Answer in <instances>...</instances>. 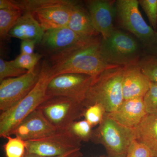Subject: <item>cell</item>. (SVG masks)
<instances>
[{"instance_id": "cell-1", "label": "cell", "mask_w": 157, "mask_h": 157, "mask_svg": "<svg viewBox=\"0 0 157 157\" xmlns=\"http://www.w3.org/2000/svg\"><path fill=\"white\" fill-rule=\"evenodd\" d=\"M101 35L83 39L69 48L52 53L51 66L55 76L77 73L96 77L108 68L115 67L104 60L101 51Z\"/></svg>"}, {"instance_id": "cell-2", "label": "cell", "mask_w": 157, "mask_h": 157, "mask_svg": "<svg viewBox=\"0 0 157 157\" xmlns=\"http://www.w3.org/2000/svg\"><path fill=\"white\" fill-rule=\"evenodd\" d=\"M55 76L51 66L43 62L40 68L39 80L33 89L14 107L0 115V137L6 138L13 135L22 121L36 109L46 99L48 83Z\"/></svg>"}, {"instance_id": "cell-3", "label": "cell", "mask_w": 157, "mask_h": 157, "mask_svg": "<svg viewBox=\"0 0 157 157\" xmlns=\"http://www.w3.org/2000/svg\"><path fill=\"white\" fill-rule=\"evenodd\" d=\"M124 67L115 66L104 70L94 77L82 102L86 108L100 104L107 113L117 109L124 101L122 82Z\"/></svg>"}, {"instance_id": "cell-4", "label": "cell", "mask_w": 157, "mask_h": 157, "mask_svg": "<svg viewBox=\"0 0 157 157\" xmlns=\"http://www.w3.org/2000/svg\"><path fill=\"white\" fill-rule=\"evenodd\" d=\"M101 54L109 65L125 66L138 63L145 54L143 45L131 34L115 28L107 39H101Z\"/></svg>"}, {"instance_id": "cell-5", "label": "cell", "mask_w": 157, "mask_h": 157, "mask_svg": "<svg viewBox=\"0 0 157 157\" xmlns=\"http://www.w3.org/2000/svg\"><path fill=\"white\" fill-rule=\"evenodd\" d=\"M13 1L23 12L32 13L45 32L67 27L72 8L78 2L70 0Z\"/></svg>"}, {"instance_id": "cell-6", "label": "cell", "mask_w": 157, "mask_h": 157, "mask_svg": "<svg viewBox=\"0 0 157 157\" xmlns=\"http://www.w3.org/2000/svg\"><path fill=\"white\" fill-rule=\"evenodd\" d=\"M135 139V129L122 125L106 113L99 126L93 131L91 140L102 144L109 157H126L129 147Z\"/></svg>"}, {"instance_id": "cell-7", "label": "cell", "mask_w": 157, "mask_h": 157, "mask_svg": "<svg viewBox=\"0 0 157 157\" xmlns=\"http://www.w3.org/2000/svg\"><path fill=\"white\" fill-rule=\"evenodd\" d=\"M37 109L57 130L64 131L84 116L86 108L81 102L74 99L52 97L46 99Z\"/></svg>"}, {"instance_id": "cell-8", "label": "cell", "mask_w": 157, "mask_h": 157, "mask_svg": "<svg viewBox=\"0 0 157 157\" xmlns=\"http://www.w3.org/2000/svg\"><path fill=\"white\" fill-rule=\"evenodd\" d=\"M139 5L137 0L115 1L116 16L121 27L137 38L144 48L153 42L156 32L144 21Z\"/></svg>"}, {"instance_id": "cell-9", "label": "cell", "mask_w": 157, "mask_h": 157, "mask_svg": "<svg viewBox=\"0 0 157 157\" xmlns=\"http://www.w3.org/2000/svg\"><path fill=\"white\" fill-rule=\"evenodd\" d=\"M81 140L68 130L58 131L47 137L25 141L26 152L55 157L80 150Z\"/></svg>"}, {"instance_id": "cell-10", "label": "cell", "mask_w": 157, "mask_h": 157, "mask_svg": "<svg viewBox=\"0 0 157 157\" xmlns=\"http://www.w3.org/2000/svg\"><path fill=\"white\" fill-rule=\"evenodd\" d=\"M94 77L77 73H66L54 76L48 83L47 95L49 97H63L82 103Z\"/></svg>"}, {"instance_id": "cell-11", "label": "cell", "mask_w": 157, "mask_h": 157, "mask_svg": "<svg viewBox=\"0 0 157 157\" xmlns=\"http://www.w3.org/2000/svg\"><path fill=\"white\" fill-rule=\"evenodd\" d=\"M40 70L28 71L18 77L6 78L0 84V110L11 109L21 102L35 87L39 79Z\"/></svg>"}, {"instance_id": "cell-12", "label": "cell", "mask_w": 157, "mask_h": 157, "mask_svg": "<svg viewBox=\"0 0 157 157\" xmlns=\"http://www.w3.org/2000/svg\"><path fill=\"white\" fill-rule=\"evenodd\" d=\"M85 3L95 29L103 39H107L116 28L113 24L115 1L88 0Z\"/></svg>"}, {"instance_id": "cell-13", "label": "cell", "mask_w": 157, "mask_h": 157, "mask_svg": "<svg viewBox=\"0 0 157 157\" xmlns=\"http://www.w3.org/2000/svg\"><path fill=\"white\" fill-rule=\"evenodd\" d=\"M58 131L48 122L41 111L36 109L18 125L13 135L28 141L47 137Z\"/></svg>"}, {"instance_id": "cell-14", "label": "cell", "mask_w": 157, "mask_h": 157, "mask_svg": "<svg viewBox=\"0 0 157 157\" xmlns=\"http://www.w3.org/2000/svg\"><path fill=\"white\" fill-rule=\"evenodd\" d=\"M107 114L122 125L135 129L147 113L144 98H140L124 100L117 109Z\"/></svg>"}, {"instance_id": "cell-15", "label": "cell", "mask_w": 157, "mask_h": 157, "mask_svg": "<svg viewBox=\"0 0 157 157\" xmlns=\"http://www.w3.org/2000/svg\"><path fill=\"white\" fill-rule=\"evenodd\" d=\"M151 83L138 63L125 66L122 82L124 100L144 98L149 89Z\"/></svg>"}, {"instance_id": "cell-16", "label": "cell", "mask_w": 157, "mask_h": 157, "mask_svg": "<svg viewBox=\"0 0 157 157\" xmlns=\"http://www.w3.org/2000/svg\"><path fill=\"white\" fill-rule=\"evenodd\" d=\"M85 39H88L82 38L68 27H65L45 31L41 43L54 53L69 48Z\"/></svg>"}, {"instance_id": "cell-17", "label": "cell", "mask_w": 157, "mask_h": 157, "mask_svg": "<svg viewBox=\"0 0 157 157\" xmlns=\"http://www.w3.org/2000/svg\"><path fill=\"white\" fill-rule=\"evenodd\" d=\"M44 33L45 31L34 15L30 12H25L10 31L9 36L37 44L42 42Z\"/></svg>"}, {"instance_id": "cell-18", "label": "cell", "mask_w": 157, "mask_h": 157, "mask_svg": "<svg viewBox=\"0 0 157 157\" xmlns=\"http://www.w3.org/2000/svg\"><path fill=\"white\" fill-rule=\"evenodd\" d=\"M67 27L84 39L101 35L95 29L87 9L78 2L72 8Z\"/></svg>"}, {"instance_id": "cell-19", "label": "cell", "mask_w": 157, "mask_h": 157, "mask_svg": "<svg viewBox=\"0 0 157 157\" xmlns=\"http://www.w3.org/2000/svg\"><path fill=\"white\" fill-rule=\"evenodd\" d=\"M135 139L149 148L157 157V113L147 114L135 128Z\"/></svg>"}, {"instance_id": "cell-20", "label": "cell", "mask_w": 157, "mask_h": 157, "mask_svg": "<svg viewBox=\"0 0 157 157\" xmlns=\"http://www.w3.org/2000/svg\"><path fill=\"white\" fill-rule=\"evenodd\" d=\"M20 9H0V36L5 39L9 36L11 29L22 15Z\"/></svg>"}, {"instance_id": "cell-21", "label": "cell", "mask_w": 157, "mask_h": 157, "mask_svg": "<svg viewBox=\"0 0 157 157\" xmlns=\"http://www.w3.org/2000/svg\"><path fill=\"white\" fill-rule=\"evenodd\" d=\"M138 64L142 73L150 81L157 83V57L145 54Z\"/></svg>"}, {"instance_id": "cell-22", "label": "cell", "mask_w": 157, "mask_h": 157, "mask_svg": "<svg viewBox=\"0 0 157 157\" xmlns=\"http://www.w3.org/2000/svg\"><path fill=\"white\" fill-rule=\"evenodd\" d=\"M7 143L4 145L6 157H23L25 155L26 147L25 141L19 137L8 136Z\"/></svg>"}, {"instance_id": "cell-23", "label": "cell", "mask_w": 157, "mask_h": 157, "mask_svg": "<svg viewBox=\"0 0 157 157\" xmlns=\"http://www.w3.org/2000/svg\"><path fill=\"white\" fill-rule=\"evenodd\" d=\"M92 126L85 120L74 122L68 130L81 141H88L91 140L92 136Z\"/></svg>"}, {"instance_id": "cell-24", "label": "cell", "mask_w": 157, "mask_h": 157, "mask_svg": "<svg viewBox=\"0 0 157 157\" xmlns=\"http://www.w3.org/2000/svg\"><path fill=\"white\" fill-rule=\"evenodd\" d=\"M28 71L15 66L13 60L7 61L0 59V82L6 78L22 76Z\"/></svg>"}, {"instance_id": "cell-25", "label": "cell", "mask_w": 157, "mask_h": 157, "mask_svg": "<svg viewBox=\"0 0 157 157\" xmlns=\"http://www.w3.org/2000/svg\"><path fill=\"white\" fill-rule=\"evenodd\" d=\"M41 57L42 56L38 53H34L32 54L21 53L13 61L14 65L18 67L30 72L35 70V67Z\"/></svg>"}, {"instance_id": "cell-26", "label": "cell", "mask_w": 157, "mask_h": 157, "mask_svg": "<svg viewBox=\"0 0 157 157\" xmlns=\"http://www.w3.org/2000/svg\"><path fill=\"white\" fill-rule=\"evenodd\" d=\"M106 113L103 106L95 104L86 108L83 116L85 120L93 127L101 123Z\"/></svg>"}, {"instance_id": "cell-27", "label": "cell", "mask_w": 157, "mask_h": 157, "mask_svg": "<svg viewBox=\"0 0 157 157\" xmlns=\"http://www.w3.org/2000/svg\"><path fill=\"white\" fill-rule=\"evenodd\" d=\"M141 6L148 18L151 26L157 32V0H139Z\"/></svg>"}, {"instance_id": "cell-28", "label": "cell", "mask_w": 157, "mask_h": 157, "mask_svg": "<svg viewBox=\"0 0 157 157\" xmlns=\"http://www.w3.org/2000/svg\"><path fill=\"white\" fill-rule=\"evenodd\" d=\"M144 102L147 114L157 113V83L151 82L147 92L144 97Z\"/></svg>"}, {"instance_id": "cell-29", "label": "cell", "mask_w": 157, "mask_h": 157, "mask_svg": "<svg viewBox=\"0 0 157 157\" xmlns=\"http://www.w3.org/2000/svg\"><path fill=\"white\" fill-rule=\"evenodd\" d=\"M126 157H153L149 148L143 143L135 139L130 144Z\"/></svg>"}, {"instance_id": "cell-30", "label": "cell", "mask_w": 157, "mask_h": 157, "mask_svg": "<svg viewBox=\"0 0 157 157\" xmlns=\"http://www.w3.org/2000/svg\"><path fill=\"white\" fill-rule=\"evenodd\" d=\"M36 43L32 41H22L21 45V53L25 54L34 53V48Z\"/></svg>"}, {"instance_id": "cell-31", "label": "cell", "mask_w": 157, "mask_h": 157, "mask_svg": "<svg viewBox=\"0 0 157 157\" xmlns=\"http://www.w3.org/2000/svg\"><path fill=\"white\" fill-rule=\"evenodd\" d=\"M144 49L145 54L157 57V32H156L153 42Z\"/></svg>"}, {"instance_id": "cell-32", "label": "cell", "mask_w": 157, "mask_h": 157, "mask_svg": "<svg viewBox=\"0 0 157 157\" xmlns=\"http://www.w3.org/2000/svg\"><path fill=\"white\" fill-rule=\"evenodd\" d=\"M82 153L80 150L73 152L68 154L58 156L55 157H45L42 156L38 155L33 154L29 153L26 152L25 155L23 157H81L82 156Z\"/></svg>"}, {"instance_id": "cell-33", "label": "cell", "mask_w": 157, "mask_h": 157, "mask_svg": "<svg viewBox=\"0 0 157 157\" xmlns=\"http://www.w3.org/2000/svg\"><path fill=\"white\" fill-rule=\"evenodd\" d=\"M0 9L21 10L20 8L13 2V1H9V0H0Z\"/></svg>"}, {"instance_id": "cell-34", "label": "cell", "mask_w": 157, "mask_h": 157, "mask_svg": "<svg viewBox=\"0 0 157 157\" xmlns=\"http://www.w3.org/2000/svg\"></svg>"}]
</instances>
